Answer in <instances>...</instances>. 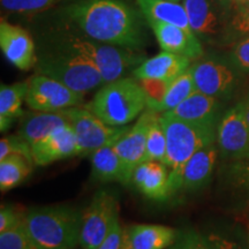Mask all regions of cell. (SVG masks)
I'll return each instance as SVG.
<instances>
[{
    "label": "cell",
    "mask_w": 249,
    "mask_h": 249,
    "mask_svg": "<svg viewBox=\"0 0 249 249\" xmlns=\"http://www.w3.org/2000/svg\"><path fill=\"white\" fill-rule=\"evenodd\" d=\"M138 81L147 97V108L154 110L155 107L164 99L170 82L160 79H141Z\"/></svg>",
    "instance_id": "34"
},
{
    "label": "cell",
    "mask_w": 249,
    "mask_h": 249,
    "mask_svg": "<svg viewBox=\"0 0 249 249\" xmlns=\"http://www.w3.org/2000/svg\"><path fill=\"white\" fill-rule=\"evenodd\" d=\"M29 82H18L0 87V118L15 120L24 114L22 103L26 101Z\"/></svg>",
    "instance_id": "26"
},
{
    "label": "cell",
    "mask_w": 249,
    "mask_h": 249,
    "mask_svg": "<svg viewBox=\"0 0 249 249\" xmlns=\"http://www.w3.org/2000/svg\"><path fill=\"white\" fill-rule=\"evenodd\" d=\"M158 114L160 113L145 108L135 124L130 126V128L114 143L113 148L123 165L124 186H129L132 183L134 170L142 163L143 156L145 154L149 128Z\"/></svg>",
    "instance_id": "13"
},
{
    "label": "cell",
    "mask_w": 249,
    "mask_h": 249,
    "mask_svg": "<svg viewBox=\"0 0 249 249\" xmlns=\"http://www.w3.org/2000/svg\"><path fill=\"white\" fill-rule=\"evenodd\" d=\"M70 124L74 130L79 157H87L107 143L119 140L130 126L107 124L86 107L66 108Z\"/></svg>",
    "instance_id": "8"
},
{
    "label": "cell",
    "mask_w": 249,
    "mask_h": 249,
    "mask_svg": "<svg viewBox=\"0 0 249 249\" xmlns=\"http://www.w3.org/2000/svg\"><path fill=\"white\" fill-rule=\"evenodd\" d=\"M192 31L201 42L229 44L232 0H182Z\"/></svg>",
    "instance_id": "7"
},
{
    "label": "cell",
    "mask_w": 249,
    "mask_h": 249,
    "mask_svg": "<svg viewBox=\"0 0 249 249\" xmlns=\"http://www.w3.org/2000/svg\"><path fill=\"white\" fill-rule=\"evenodd\" d=\"M169 176V167L161 161H143L134 170L132 183L149 198L166 200L170 197Z\"/></svg>",
    "instance_id": "19"
},
{
    "label": "cell",
    "mask_w": 249,
    "mask_h": 249,
    "mask_svg": "<svg viewBox=\"0 0 249 249\" xmlns=\"http://www.w3.org/2000/svg\"><path fill=\"white\" fill-rule=\"evenodd\" d=\"M30 160L21 155H9L0 160V189L11 191L26 180L33 171Z\"/></svg>",
    "instance_id": "25"
},
{
    "label": "cell",
    "mask_w": 249,
    "mask_h": 249,
    "mask_svg": "<svg viewBox=\"0 0 249 249\" xmlns=\"http://www.w3.org/2000/svg\"><path fill=\"white\" fill-rule=\"evenodd\" d=\"M229 61L238 71L249 73V37H245L235 43L230 52Z\"/></svg>",
    "instance_id": "36"
},
{
    "label": "cell",
    "mask_w": 249,
    "mask_h": 249,
    "mask_svg": "<svg viewBox=\"0 0 249 249\" xmlns=\"http://www.w3.org/2000/svg\"><path fill=\"white\" fill-rule=\"evenodd\" d=\"M171 1H174V2H179V1H182V0H171Z\"/></svg>",
    "instance_id": "42"
},
{
    "label": "cell",
    "mask_w": 249,
    "mask_h": 249,
    "mask_svg": "<svg viewBox=\"0 0 249 249\" xmlns=\"http://www.w3.org/2000/svg\"><path fill=\"white\" fill-rule=\"evenodd\" d=\"M117 217L119 216L116 195L105 189H99L83 213L80 247L82 249H97L107 235Z\"/></svg>",
    "instance_id": "9"
},
{
    "label": "cell",
    "mask_w": 249,
    "mask_h": 249,
    "mask_svg": "<svg viewBox=\"0 0 249 249\" xmlns=\"http://www.w3.org/2000/svg\"><path fill=\"white\" fill-rule=\"evenodd\" d=\"M0 249H43L31 238L24 222L9 231L0 233Z\"/></svg>",
    "instance_id": "32"
},
{
    "label": "cell",
    "mask_w": 249,
    "mask_h": 249,
    "mask_svg": "<svg viewBox=\"0 0 249 249\" xmlns=\"http://www.w3.org/2000/svg\"><path fill=\"white\" fill-rule=\"evenodd\" d=\"M249 37V0H232L230 42Z\"/></svg>",
    "instance_id": "31"
},
{
    "label": "cell",
    "mask_w": 249,
    "mask_h": 249,
    "mask_svg": "<svg viewBox=\"0 0 249 249\" xmlns=\"http://www.w3.org/2000/svg\"><path fill=\"white\" fill-rule=\"evenodd\" d=\"M216 143L220 158L231 161L249 152V124L242 102L229 108L217 126Z\"/></svg>",
    "instance_id": "12"
},
{
    "label": "cell",
    "mask_w": 249,
    "mask_h": 249,
    "mask_svg": "<svg viewBox=\"0 0 249 249\" xmlns=\"http://www.w3.org/2000/svg\"><path fill=\"white\" fill-rule=\"evenodd\" d=\"M167 249H208L202 234L193 229H185L178 232L174 244Z\"/></svg>",
    "instance_id": "35"
},
{
    "label": "cell",
    "mask_w": 249,
    "mask_h": 249,
    "mask_svg": "<svg viewBox=\"0 0 249 249\" xmlns=\"http://www.w3.org/2000/svg\"><path fill=\"white\" fill-rule=\"evenodd\" d=\"M39 44L77 54L91 61L101 71L105 85L121 79L145 60V55L141 51L98 42L53 24L39 37Z\"/></svg>",
    "instance_id": "2"
},
{
    "label": "cell",
    "mask_w": 249,
    "mask_h": 249,
    "mask_svg": "<svg viewBox=\"0 0 249 249\" xmlns=\"http://www.w3.org/2000/svg\"><path fill=\"white\" fill-rule=\"evenodd\" d=\"M85 107L103 123L123 127L145 111L147 97L135 77H121L103 86Z\"/></svg>",
    "instance_id": "5"
},
{
    "label": "cell",
    "mask_w": 249,
    "mask_h": 249,
    "mask_svg": "<svg viewBox=\"0 0 249 249\" xmlns=\"http://www.w3.org/2000/svg\"><path fill=\"white\" fill-rule=\"evenodd\" d=\"M166 135L163 124L160 123V114H158L152 121L149 128L145 154L143 156V161H161L164 163L166 158Z\"/></svg>",
    "instance_id": "29"
},
{
    "label": "cell",
    "mask_w": 249,
    "mask_h": 249,
    "mask_svg": "<svg viewBox=\"0 0 249 249\" xmlns=\"http://www.w3.org/2000/svg\"><path fill=\"white\" fill-rule=\"evenodd\" d=\"M77 0H0L2 11L18 14H40Z\"/></svg>",
    "instance_id": "28"
},
{
    "label": "cell",
    "mask_w": 249,
    "mask_h": 249,
    "mask_svg": "<svg viewBox=\"0 0 249 249\" xmlns=\"http://www.w3.org/2000/svg\"><path fill=\"white\" fill-rule=\"evenodd\" d=\"M160 123L166 135V158L164 164L171 170L169 176L170 196L179 192L180 174L195 152L216 142V124L188 123L160 114Z\"/></svg>",
    "instance_id": "4"
},
{
    "label": "cell",
    "mask_w": 249,
    "mask_h": 249,
    "mask_svg": "<svg viewBox=\"0 0 249 249\" xmlns=\"http://www.w3.org/2000/svg\"><path fill=\"white\" fill-rule=\"evenodd\" d=\"M147 22L154 31L158 44L163 51L183 55L191 60H195L203 55V46L201 40L192 30H186L160 21Z\"/></svg>",
    "instance_id": "15"
},
{
    "label": "cell",
    "mask_w": 249,
    "mask_h": 249,
    "mask_svg": "<svg viewBox=\"0 0 249 249\" xmlns=\"http://www.w3.org/2000/svg\"><path fill=\"white\" fill-rule=\"evenodd\" d=\"M242 105H244V112H245L246 120H247V123L249 124V92H248L247 97L242 101Z\"/></svg>",
    "instance_id": "41"
},
{
    "label": "cell",
    "mask_w": 249,
    "mask_h": 249,
    "mask_svg": "<svg viewBox=\"0 0 249 249\" xmlns=\"http://www.w3.org/2000/svg\"><path fill=\"white\" fill-rule=\"evenodd\" d=\"M26 213H21L12 205H2L0 210V233L9 231L24 222Z\"/></svg>",
    "instance_id": "37"
},
{
    "label": "cell",
    "mask_w": 249,
    "mask_h": 249,
    "mask_svg": "<svg viewBox=\"0 0 249 249\" xmlns=\"http://www.w3.org/2000/svg\"><path fill=\"white\" fill-rule=\"evenodd\" d=\"M26 103L33 111L57 112L80 107L85 102V93L77 92L48 76L36 74L28 80Z\"/></svg>",
    "instance_id": "10"
},
{
    "label": "cell",
    "mask_w": 249,
    "mask_h": 249,
    "mask_svg": "<svg viewBox=\"0 0 249 249\" xmlns=\"http://www.w3.org/2000/svg\"><path fill=\"white\" fill-rule=\"evenodd\" d=\"M35 71L81 93L105 85L101 71L91 61L43 44L38 45Z\"/></svg>",
    "instance_id": "6"
},
{
    "label": "cell",
    "mask_w": 249,
    "mask_h": 249,
    "mask_svg": "<svg viewBox=\"0 0 249 249\" xmlns=\"http://www.w3.org/2000/svg\"><path fill=\"white\" fill-rule=\"evenodd\" d=\"M189 70L194 79L197 91L218 99H226L232 96L239 85L236 68L227 62L217 59H203L193 64Z\"/></svg>",
    "instance_id": "11"
},
{
    "label": "cell",
    "mask_w": 249,
    "mask_h": 249,
    "mask_svg": "<svg viewBox=\"0 0 249 249\" xmlns=\"http://www.w3.org/2000/svg\"><path fill=\"white\" fill-rule=\"evenodd\" d=\"M123 227L120 225L119 217L114 219L113 224H112L110 231H108L107 235L103 240L101 245L98 246L97 249H121V245H123V238H124Z\"/></svg>",
    "instance_id": "38"
},
{
    "label": "cell",
    "mask_w": 249,
    "mask_h": 249,
    "mask_svg": "<svg viewBox=\"0 0 249 249\" xmlns=\"http://www.w3.org/2000/svg\"><path fill=\"white\" fill-rule=\"evenodd\" d=\"M118 141V140H117ZM110 142L90 155L92 177L101 182H120L124 185L123 165L114 150V143Z\"/></svg>",
    "instance_id": "24"
},
{
    "label": "cell",
    "mask_w": 249,
    "mask_h": 249,
    "mask_svg": "<svg viewBox=\"0 0 249 249\" xmlns=\"http://www.w3.org/2000/svg\"><path fill=\"white\" fill-rule=\"evenodd\" d=\"M0 48L5 58L18 70L29 71L35 68L37 62L35 42L23 28L1 20Z\"/></svg>",
    "instance_id": "14"
},
{
    "label": "cell",
    "mask_w": 249,
    "mask_h": 249,
    "mask_svg": "<svg viewBox=\"0 0 249 249\" xmlns=\"http://www.w3.org/2000/svg\"><path fill=\"white\" fill-rule=\"evenodd\" d=\"M218 110H219V99L196 90L188 98L180 103L178 107L161 114L188 123L216 124Z\"/></svg>",
    "instance_id": "20"
},
{
    "label": "cell",
    "mask_w": 249,
    "mask_h": 249,
    "mask_svg": "<svg viewBox=\"0 0 249 249\" xmlns=\"http://www.w3.org/2000/svg\"><path fill=\"white\" fill-rule=\"evenodd\" d=\"M224 179L236 192L249 195V152L238 160L226 161Z\"/></svg>",
    "instance_id": "30"
},
{
    "label": "cell",
    "mask_w": 249,
    "mask_h": 249,
    "mask_svg": "<svg viewBox=\"0 0 249 249\" xmlns=\"http://www.w3.org/2000/svg\"><path fill=\"white\" fill-rule=\"evenodd\" d=\"M202 236H203L208 249H242L238 242L218 234V233L211 232Z\"/></svg>",
    "instance_id": "39"
},
{
    "label": "cell",
    "mask_w": 249,
    "mask_h": 249,
    "mask_svg": "<svg viewBox=\"0 0 249 249\" xmlns=\"http://www.w3.org/2000/svg\"><path fill=\"white\" fill-rule=\"evenodd\" d=\"M74 249H82V248H81V247L79 248V246H77V247H76V248H74Z\"/></svg>",
    "instance_id": "43"
},
{
    "label": "cell",
    "mask_w": 249,
    "mask_h": 249,
    "mask_svg": "<svg viewBox=\"0 0 249 249\" xmlns=\"http://www.w3.org/2000/svg\"><path fill=\"white\" fill-rule=\"evenodd\" d=\"M192 66V60L183 55L163 51L150 59H145L132 71L136 80L160 79L173 82Z\"/></svg>",
    "instance_id": "18"
},
{
    "label": "cell",
    "mask_w": 249,
    "mask_h": 249,
    "mask_svg": "<svg viewBox=\"0 0 249 249\" xmlns=\"http://www.w3.org/2000/svg\"><path fill=\"white\" fill-rule=\"evenodd\" d=\"M147 21H160L192 30L183 5L171 0H135Z\"/></svg>",
    "instance_id": "23"
},
{
    "label": "cell",
    "mask_w": 249,
    "mask_h": 249,
    "mask_svg": "<svg viewBox=\"0 0 249 249\" xmlns=\"http://www.w3.org/2000/svg\"><path fill=\"white\" fill-rule=\"evenodd\" d=\"M218 155L219 151L216 142L195 152L180 174L179 191L196 192L207 185L213 176Z\"/></svg>",
    "instance_id": "17"
},
{
    "label": "cell",
    "mask_w": 249,
    "mask_h": 249,
    "mask_svg": "<svg viewBox=\"0 0 249 249\" xmlns=\"http://www.w3.org/2000/svg\"><path fill=\"white\" fill-rule=\"evenodd\" d=\"M178 232L170 226L136 224L127 229L130 244L135 249H167L177 240Z\"/></svg>",
    "instance_id": "22"
},
{
    "label": "cell",
    "mask_w": 249,
    "mask_h": 249,
    "mask_svg": "<svg viewBox=\"0 0 249 249\" xmlns=\"http://www.w3.org/2000/svg\"><path fill=\"white\" fill-rule=\"evenodd\" d=\"M83 213L71 205L31 208L24 225L43 249H74L80 246Z\"/></svg>",
    "instance_id": "3"
},
{
    "label": "cell",
    "mask_w": 249,
    "mask_h": 249,
    "mask_svg": "<svg viewBox=\"0 0 249 249\" xmlns=\"http://www.w3.org/2000/svg\"><path fill=\"white\" fill-rule=\"evenodd\" d=\"M195 91L196 88L194 79H193L191 70H188L179 77H177L173 82L170 83L164 99L151 111L164 113V112L172 110Z\"/></svg>",
    "instance_id": "27"
},
{
    "label": "cell",
    "mask_w": 249,
    "mask_h": 249,
    "mask_svg": "<svg viewBox=\"0 0 249 249\" xmlns=\"http://www.w3.org/2000/svg\"><path fill=\"white\" fill-rule=\"evenodd\" d=\"M31 154L37 166H45L76 156V138L71 124L59 127L42 141L31 145Z\"/></svg>",
    "instance_id": "16"
},
{
    "label": "cell",
    "mask_w": 249,
    "mask_h": 249,
    "mask_svg": "<svg viewBox=\"0 0 249 249\" xmlns=\"http://www.w3.org/2000/svg\"><path fill=\"white\" fill-rule=\"evenodd\" d=\"M48 12L53 26L98 42L136 51L148 43L147 18L126 0H77Z\"/></svg>",
    "instance_id": "1"
},
{
    "label": "cell",
    "mask_w": 249,
    "mask_h": 249,
    "mask_svg": "<svg viewBox=\"0 0 249 249\" xmlns=\"http://www.w3.org/2000/svg\"><path fill=\"white\" fill-rule=\"evenodd\" d=\"M121 249H135L130 244L128 234H127V230H124V238H123V245H121Z\"/></svg>",
    "instance_id": "40"
},
{
    "label": "cell",
    "mask_w": 249,
    "mask_h": 249,
    "mask_svg": "<svg viewBox=\"0 0 249 249\" xmlns=\"http://www.w3.org/2000/svg\"><path fill=\"white\" fill-rule=\"evenodd\" d=\"M70 124L66 110L57 112H28L21 117L18 135L30 145L36 144L59 127Z\"/></svg>",
    "instance_id": "21"
},
{
    "label": "cell",
    "mask_w": 249,
    "mask_h": 249,
    "mask_svg": "<svg viewBox=\"0 0 249 249\" xmlns=\"http://www.w3.org/2000/svg\"><path fill=\"white\" fill-rule=\"evenodd\" d=\"M14 154L23 156L28 160L34 163L31 145L20 135H9L0 140V160Z\"/></svg>",
    "instance_id": "33"
}]
</instances>
